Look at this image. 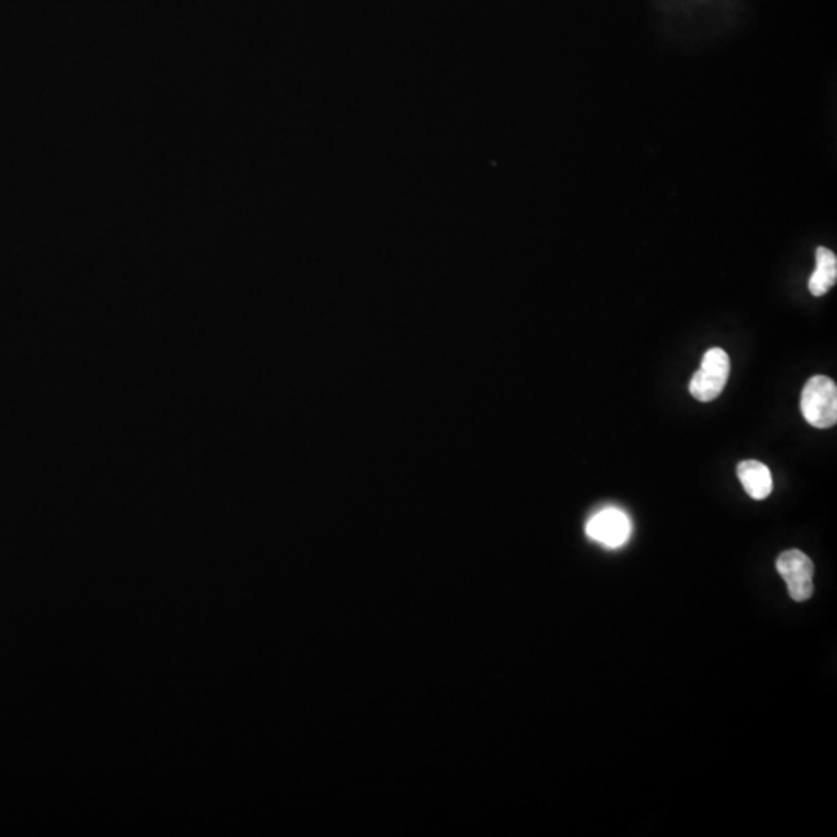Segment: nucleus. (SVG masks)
<instances>
[{
    "instance_id": "obj_1",
    "label": "nucleus",
    "mask_w": 837,
    "mask_h": 837,
    "mask_svg": "<svg viewBox=\"0 0 837 837\" xmlns=\"http://www.w3.org/2000/svg\"><path fill=\"white\" fill-rule=\"evenodd\" d=\"M800 410L814 428H831L837 422V386L830 377L814 376L803 386Z\"/></svg>"
},
{
    "instance_id": "obj_2",
    "label": "nucleus",
    "mask_w": 837,
    "mask_h": 837,
    "mask_svg": "<svg viewBox=\"0 0 837 837\" xmlns=\"http://www.w3.org/2000/svg\"><path fill=\"white\" fill-rule=\"evenodd\" d=\"M731 374V360L724 349L712 348L704 354L700 369L689 385L693 399L712 402L723 393Z\"/></svg>"
},
{
    "instance_id": "obj_3",
    "label": "nucleus",
    "mask_w": 837,
    "mask_h": 837,
    "mask_svg": "<svg viewBox=\"0 0 837 837\" xmlns=\"http://www.w3.org/2000/svg\"><path fill=\"white\" fill-rule=\"evenodd\" d=\"M777 571L788 585L789 596L794 602H805L813 596L814 565L808 555L791 549L777 558Z\"/></svg>"
},
{
    "instance_id": "obj_4",
    "label": "nucleus",
    "mask_w": 837,
    "mask_h": 837,
    "mask_svg": "<svg viewBox=\"0 0 837 837\" xmlns=\"http://www.w3.org/2000/svg\"><path fill=\"white\" fill-rule=\"evenodd\" d=\"M586 535L605 548H620L630 540L631 523L622 510L608 507L588 521Z\"/></svg>"
},
{
    "instance_id": "obj_5",
    "label": "nucleus",
    "mask_w": 837,
    "mask_h": 837,
    "mask_svg": "<svg viewBox=\"0 0 837 837\" xmlns=\"http://www.w3.org/2000/svg\"><path fill=\"white\" fill-rule=\"evenodd\" d=\"M738 479L741 486L754 500H765L772 492L771 470L763 462L748 459L738 464Z\"/></svg>"
},
{
    "instance_id": "obj_6",
    "label": "nucleus",
    "mask_w": 837,
    "mask_h": 837,
    "mask_svg": "<svg viewBox=\"0 0 837 837\" xmlns=\"http://www.w3.org/2000/svg\"><path fill=\"white\" fill-rule=\"evenodd\" d=\"M837 281V258L831 250L825 247H817L816 250V269L810 278V289L813 297H822L825 293L830 292Z\"/></svg>"
}]
</instances>
